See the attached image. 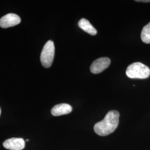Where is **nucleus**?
<instances>
[{
    "mask_svg": "<svg viewBox=\"0 0 150 150\" xmlns=\"http://www.w3.org/2000/svg\"><path fill=\"white\" fill-rule=\"evenodd\" d=\"M111 64V60L106 57H101L92 62L90 71L92 74H98L106 70Z\"/></svg>",
    "mask_w": 150,
    "mask_h": 150,
    "instance_id": "obj_4",
    "label": "nucleus"
},
{
    "mask_svg": "<svg viewBox=\"0 0 150 150\" xmlns=\"http://www.w3.org/2000/svg\"><path fill=\"white\" fill-rule=\"evenodd\" d=\"M54 56V45L51 40L48 41L44 45L42 50L40 59L44 67L49 68L51 66Z\"/></svg>",
    "mask_w": 150,
    "mask_h": 150,
    "instance_id": "obj_3",
    "label": "nucleus"
},
{
    "mask_svg": "<svg viewBox=\"0 0 150 150\" xmlns=\"http://www.w3.org/2000/svg\"><path fill=\"white\" fill-rule=\"evenodd\" d=\"M126 74L130 79H145L150 76V69L141 62H134L128 66Z\"/></svg>",
    "mask_w": 150,
    "mask_h": 150,
    "instance_id": "obj_2",
    "label": "nucleus"
},
{
    "mask_svg": "<svg viewBox=\"0 0 150 150\" xmlns=\"http://www.w3.org/2000/svg\"><path fill=\"white\" fill-rule=\"evenodd\" d=\"M78 25L81 29L92 36H95L97 34L96 30L87 19L81 18L78 22Z\"/></svg>",
    "mask_w": 150,
    "mask_h": 150,
    "instance_id": "obj_8",
    "label": "nucleus"
},
{
    "mask_svg": "<svg viewBox=\"0 0 150 150\" xmlns=\"http://www.w3.org/2000/svg\"><path fill=\"white\" fill-rule=\"evenodd\" d=\"M1 108H0V115H1Z\"/></svg>",
    "mask_w": 150,
    "mask_h": 150,
    "instance_id": "obj_11",
    "label": "nucleus"
},
{
    "mask_svg": "<svg viewBox=\"0 0 150 150\" xmlns=\"http://www.w3.org/2000/svg\"><path fill=\"white\" fill-rule=\"evenodd\" d=\"M141 38L143 42L147 44L150 43V22L142 28Z\"/></svg>",
    "mask_w": 150,
    "mask_h": 150,
    "instance_id": "obj_9",
    "label": "nucleus"
},
{
    "mask_svg": "<svg viewBox=\"0 0 150 150\" xmlns=\"http://www.w3.org/2000/svg\"><path fill=\"white\" fill-rule=\"evenodd\" d=\"M21 18L15 13H8L0 19V26L4 28L15 26L21 22Z\"/></svg>",
    "mask_w": 150,
    "mask_h": 150,
    "instance_id": "obj_5",
    "label": "nucleus"
},
{
    "mask_svg": "<svg viewBox=\"0 0 150 150\" xmlns=\"http://www.w3.org/2000/svg\"><path fill=\"white\" fill-rule=\"evenodd\" d=\"M3 145L8 150H22L25 147V141L22 138H11L6 139Z\"/></svg>",
    "mask_w": 150,
    "mask_h": 150,
    "instance_id": "obj_6",
    "label": "nucleus"
},
{
    "mask_svg": "<svg viewBox=\"0 0 150 150\" xmlns=\"http://www.w3.org/2000/svg\"><path fill=\"white\" fill-rule=\"evenodd\" d=\"M72 111V107L67 103H61L54 106L51 110V113L54 116L67 115Z\"/></svg>",
    "mask_w": 150,
    "mask_h": 150,
    "instance_id": "obj_7",
    "label": "nucleus"
},
{
    "mask_svg": "<svg viewBox=\"0 0 150 150\" xmlns=\"http://www.w3.org/2000/svg\"><path fill=\"white\" fill-rule=\"evenodd\" d=\"M29 141V139H26V141H27H27Z\"/></svg>",
    "mask_w": 150,
    "mask_h": 150,
    "instance_id": "obj_12",
    "label": "nucleus"
},
{
    "mask_svg": "<svg viewBox=\"0 0 150 150\" xmlns=\"http://www.w3.org/2000/svg\"><path fill=\"white\" fill-rule=\"evenodd\" d=\"M136 1V2H150V0H142V1H141V0H136V1Z\"/></svg>",
    "mask_w": 150,
    "mask_h": 150,
    "instance_id": "obj_10",
    "label": "nucleus"
},
{
    "mask_svg": "<svg viewBox=\"0 0 150 150\" xmlns=\"http://www.w3.org/2000/svg\"><path fill=\"white\" fill-rule=\"evenodd\" d=\"M119 117L120 113L117 111H110L101 121L95 125L93 127L95 132L101 136L112 134L118 126Z\"/></svg>",
    "mask_w": 150,
    "mask_h": 150,
    "instance_id": "obj_1",
    "label": "nucleus"
}]
</instances>
